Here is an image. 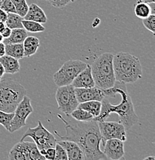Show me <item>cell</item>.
Segmentation results:
<instances>
[{
    "instance_id": "obj_6",
    "label": "cell",
    "mask_w": 155,
    "mask_h": 160,
    "mask_svg": "<svg viewBox=\"0 0 155 160\" xmlns=\"http://www.w3.org/2000/svg\"><path fill=\"white\" fill-rule=\"evenodd\" d=\"M87 64L81 60H69L53 75L54 83L59 86L72 84L73 81L80 72L86 67Z\"/></svg>"
},
{
    "instance_id": "obj_33",
    "label": "cell",
    "mask_w": 155,
    "mask_h": 160,
    "mask_svg": "<svg viewBox=\"0 0 155 160\" xmlns=\"http://www.w3.org/2000/svg\"><path fill=\"white\" fill-rule=\"evenodd\" d=\"M11 32H12V29L10 28L7 27V26H6L3 29L1 30L0 33H1V35L3 36V39H6V38H8L9 36H10Z\"/></svg>"
},
{
    "instance_id": "obj_3",
    "label": "cell",
    "mask_w": 155,
    "mask_h": 160,
    "mask_svg": "<svg viewBox=\"0 0 155 160\" xmlns=\"http://www.w3.org/2000/svg\"><path fill=\"white\" fill-rule=\"evenodd\" d=\"M116 81L134 83L142 78L143 69L139 59L128 52L116 53L113 59Z\"/></svg>"
},
{
    "instance_id": "obj_8",
    "label": "cell",
    "mask_w": 155,
    "mask_h": 160,
    "mask_svg": "<svg viewBox=\"0 0 155 160\" xmlns=\"http://www.w3.org/2000/svg\"><path fill=\"white\" fill-rule=\"evenodd\" d=\"M56 100L58 109L67 116H70L71 112L79 105L75 89L71 84L58 87L56 92Z\"/></svg>"
},
{
    "instance_id": "obj_23",
    "label": "cell",
    "mask_w": 155,
    "mask_h": 160,
    "mask_svg": "<svg viewBox=\"0 0 155 160\" xmlns=\"http://www.w3.org/2000/svg\"><path fill=\"white\" fill-rule=\"evenodd\" d=\"M23 19V18L16 13L8 12L7 19L5 22V24L7 27L10 28L11 29L23 28V24H22V20Z\"/></svg>"
},
{
    "instance_id": "obj_21",
    "label": "cell",
    "mask_w": 155,
    "mask_h": 160,
    "mask_svg": "<svg viewBox=\"0 0 155 160\" xmlns=\"http://www.w3.org/2000/svg\"><path fill=\"white\" fill-rule=\"evenodd\" d=\"M101 102L100 101H87L84 102L79 103L78 107L79 109L86 110L88 112L92 114L93 117H96L99 116L101 110Z\"/></svg>"
},
{
    "instance_id": "obj_1",
    "label": "cell",
    "mask_w": 155,
    "mask_h": 160,
    "mask_svg": "<svg viewBox=\"0 0 155 160\" xmlns=\"http://www.w3.org/2000/svg\"><path fill=\"white\" fill-rule=\"evenodd\" d=\"M58 118L64 123L66 136L59 135L56 131L55 133L62 140H70L80 146L84 154L86 160L107 159L103 152L101 149L102 136L100 132L97 122L90 120L87 122H78L76 124L63 119L62 116L57 114Z\"/></svg>"
},
{
    "instance_id": "obj_12",
    "label": "cell",
    "mask_w": 155,
    "mask_h": 160,
    "mask_svg": "<svg viewBox=\"0 0 155 160\" xmlns=\"http://www.w3.org/2000/svg\"><path fill=\"white\" fill-rule=\"evenodd\" d=\"M103 153L107 159L119 160L124 156V142L118 139L106 140L104 146Z\"/></svg>"
},
{
    "instance_id": "obj_19",
    "label": "cell",
    "mask_w": 155,
    "mask_h": 160,
    "mask_svg": "<svg viewBox=\"0 0 155 160\" xmlns=\"http://www.w3.org/2000/svg\"><path fill=\"white\" fill-rule=\"evenodd\" d=\"M28 36L27 31L23 28L12 29L10 36L3 39V42L6 44H14V43H23L25 39Z\"/></svg>"
},
{
    "instance_id": "obj_7",
    "label": "cell",
    "mask_w": 155,
    "mask_h": 160,
    "mask_svg": "<svg viewBox=\"0 0 155 160\" xmlns=\"http://www.w3.org/2000/svg\"><path fill=\"white\" fill-rule=\"evenodd\" d=\"M26 137H30L33 139L40 152L48 148H55L57 142L54 136L43 126L40 121H38L36 127L28 128L20 141H23Z\"/></svg>"
},
{
    "instance_id": "obj_22",
    "label": "cell",
    "mask_w": 155,
    "mask_h": 160,
    "mask_svg": "<svg viewBox=\"0 0 155 160\" xmlns=\"http://www.w3.org/2000/svg\"><path fill=\"white\" fill-rule=\"evenodd\" d=\"M134 13L137 17L143 19L152 13V9H151L149 4L139 0L135 4Z\"/></svg>"
},
{
    "instance_id": "obj_32",
    "label": "cell",
    "mask_w": 155,
    "mask_h": 160,
    "mask_svg": "<svg viewBox=\"0 0 155 160\" xmlns=\"http://www.w3.org/2000/svg\"><path fill=\"white\" fill-rule=\"evenodd\" d=\"M45 157V159L47 160H55V156H56V150L55 148H48L46 150L41 152Z\"/></svg>"
},
{
    "instance_id": "obj_14",
    "label": "cell",
    "mask_w": 155,
    "mask_h": 160,
    "mask_svg": "<svg viewBox=\"0 0 155 160\" xmlns=\"http://www.w3.org/2000/svg\"><path fill=\"white\" fill-rule=\"evenodd\" d=\"M71 85L74 88H90L95 86L90 65L87 64L86 67L76 76Z\"/></svg>"
},
{
    "instance_id": "obj_42",
    "label": "cell",
    "mask_w": 155,
    "mask_h": 160,
    "mask_svg": "<svg viewBox=\"0 0 155 160\" xmlns=\"http://www.w3.org/2000/svg\"><path fill=\"white\" fill-rule=\"evenodd\" d=\"M47 1H48V2H50V1H52V0H47Z\"/></svg>"
},
{
    "instance_id": "obj_35",
    "label": "cell",
    "mask_w": 155,
    "mask_h": 160,
    "mask_svg": "<svg viewBox=\"0 0 155 160\" xmlns=\"http://www.w3.org/2000/svg\"><path fill=\"white\" fill-rule=\"evenodd\" d=\"M6 55V50H5V44L3 42H0V57Z\"/></svg>"
},
{
    "instance_id": "obj_30",
    "label": "cell",
    "mask_w": 155,
    "mask_h": 160,
    "mask_svg": "<svg viewBox=\"0 0 155 160\" xmlns=\"http://www.w3.org/2000/svg\"><path fill=\"white\" fill-rule=\"evenodd\" d=\"M0 9L4 10L6 12L16 13L14 5H13L12 0H3L0 5Z\"/></svg>"
},
{
    "instance_id": "obj_24",
    "label": "cell",
    "mask_w": 155,
    "mask_h": 160,
    "mask_svg": "<svg viewBox=\"0 0 155 160\" xmlns=\"http://www.w3.org/2000/svg\"><path fill=\"white\" fill-rule=\"evenodd\" d=\"M22 24H23V29H25L27 32H42L46 30V28L41 24L35 21L31 20H22Z\"/></svg>"
},
{
    "instance_id": "obj_27",
    "label": "cell",
    "mask_w": 155,
    "mask_h": 160,
    "mask_svg": "<svg viewBox=\"0 0 155 160\" xmlns=\"http://www.w3.org/2000/svg\"><path fill=\"white\" fill-rule=\"evenodd\" d=\"M13 117V112H6L0 110V125L3 126L7 131L10 129V123Z\"/></svg>"
},
{
    "instance_id": "obj_17",
    "label": "cell",
    "mask_w": 155,
    "mask_h": 160,
    "mask_svg": "<svg viewBox=\"0 0 155 160\" xmlns=\"http://www.w3.org/2000/svg\"><path fill=\"white\" fill-rule=\"evenodd\" d=\"M0 62L3 66L5 69V73L7 74H16L20 70V64L19 59H15L12 56L4 55L0 57Z\"/></svg>"
},
{
    "instance_id": "obj_41",
    "label": "cell",
    "mask_w": 155,
    "mask_h": 160,
    "mask_svg": "<svg viewBox=\"0 0 155 160\" xmlns=\"http://www.w3.org/2000/svg\"><path fill=\"white\" fill-rule=\"evenodd\" d=\"M2 1H3V0H0V5H1V2H2Z\"/></svg>"
},
{
    "instance_id": "obj_2",
    "label": "cell",
    "mask_w": 155,
    "mask_h": 160,
    "mask_svg": "<svg viewBox=\"0 0 155 160\" xmlns=\"http://www.w3.org/2000/svg\"><path fill=\"white\" fill-rule=\"evenodd\" d=\"M106 97L101 101V110L99 116L93 118L96 122L106 120L112 113L120 117V122L124 125L126 131L138 123V116L128 93L126 83L116 81L113 87L103 89Z\"/></svg>"
},
{
    "instance_id": "obj_38",
    "label": "cell",
    "mask_w": 155,
    "mask_h": 160,
    "mask_svg": "<svg viewBox=\"0 0 155 160\" xmlns=\"http://www.w3.org/2000/svg\"><path fill=\"white\" fill-rule=\"evenodd\" d=\"M5 26H6V24H5L4 22L0 21V32H1V30L3 29Z\"/></svg>"
},
{
    "instance_id": "obj_25",
    "label": "cell",
    "mask_w": 155,
    "mask_h": 160,
    "mask_svg": "<svg viewBox=\"0 0 155 160\" xmlns=\"http://www.w3.org/2000/svg\"><path fill=\"white\" fill-rule=\"evenodd\" d=\"M70 116L78 122H87L93 119V116L86 110L76 108L71 112Z\"/></svg>"
},
{
    "instance_id": "obj_31",
    "label": "cell",
    "mask_w": 155,
    "mask_h": 160,
    "mask_svg": "<svg viewBox=\"0 0 155 160\" xmlns=\"http://www.w3.org/2000/svg\"><path fill=\"white\" fill-rule=\"evenodd\" d=\"M75 0H52L49 2V3L53 7L62 9V8H64L65 6H67L69 3L73 2Z\"/></svg>"
},
{
    "instance_id": "obj_39",
    "label": "cell",
    "mask_w": 155,
    "mask_h": 160,
    "mask_svg": "<svg viewBox=\"0 0 155 160\" xmlns=\"http://www.w3.org/2000/svg\"><path fill=\"white\" fill-rule=\"evenodd\" d=\"M144 160H155L154 156H147V157L144 158Z\"/></svg>"
},
{
    "instance_id": "obj_16",
    "label": "cell",
    "mask_w": 155,
    "mask_h": 160,
    "mask_svg": "<svg viewBox=\"0 0 155 160\" xmlns=\"http://www.w3.org/2000/svg\"><path fill=\"white\" fill-rule=\"evenodd\" d=\"M23 19L31 20V21L37 22L41 24H45L47 22V17L46 13L38 5L32 3L28 8V11Z\"/></svg>"
},
{
    "instance_id": "obj_15",
    "label": "cell",
    "mask_w": 155,
    "mask_h": 160,
    "mask_svg": "<svg viewBox=\"0 0 155 160\" xmlns=\"http://www.w3.org/2000/svg\"><path fill=\"white\" fill-rule=\"evenodd\" d=\"M57 143L66 150L69 160H86L83 151L74 142L70 140H61L57 141Z\"/></svg>"
},
{
    "instance_id": "obj_40",
    "label": "cell",
    "mask_w": 155,
    "mask_h": 160,
    "mask_svg": "<svg viewBox=\"0 0 155 160\" xmlns=\"http://www.w3.org/2000/svg\"><path fill=\"white\" fill-rule=\"evenodd\" d=\"M3 36H2L1 35V33H0V42H3Z\"/></svg>"
},
{
    "instance_id": "obj_43",
    "label": "cell",
    "mask_w": 155,
    "mask_h": 160,
    "mask_svg": "<svg viewBox=\"0 0 155 160\" xmlns=\"http://www.w3.org/2000/svg\"><path fill=\"white\" fill-rule=\"evenodd\" d=\"M0 80H1V77H0Z\"/></svg>"
},
{
    "instance_id": "obj_4",
    "label": "cell",
    "mask_w": 155,
    "mask_h": 160,
    "mask_svg": "<svg viewBox=\"0 0 155 160\" xmlns=\"http://www.w3.org/2000/svg\"><path fill=\"white\" fill-rule=\"evenodd\" d=\"M114 55L105 52L96 58L91 66L95 86L102 89L113 87L116 82L113 66Z\"/></svg>"
},
{
    "instance_id": "obj_29",
    "label": "cell",
    "mask_w": 155,
    "mask_h": 160,
    "mask_svg": "<svg viewBox=\"0 0 155 160\" xmlns=\"http://www.w3.org/2000/svg\"><path fill=\"white\" fill-rule=\"evenodd\" d=\"M55 150H56L55 160H68V156L66 150L62 146L57 143V142H56V144L55 146Z\"/></svg>"
},
{
    "instance_id": "obj_10",
    "label": "cell",
    "mask_w": 155,
    "mask_h": 160,
    "mask_svg": "<svg viewBox=\"0 0 155 160\" xmlns=\"http://www.w3.org/2000/svg\"><path fill=\"white\" fill-rule=\"evenodd\" d=\"M33 112V108L31 104V99L27 96H25L20 102L17 105L13 117L10 123L9 132H14L26 125V119Z\"/></svg>"
},
{
    "instance_id": "obj_37",
    "label": "cell",
    "mask_w": 155,
    "mask_h": 160,
    "mask_svg": "<svg viewBox=\"0 0 155 160\" xmlns=\"http://www.w3.org/2000/svg\"><path fill=\"white\" fill-rule=\"evenodd\" d=\"M141 1L144 2L145 3H147V4H151V3H154L155 0H141Z\"/></svg>"
},
{
    "instance_id": "obj_5",
    "label": "cell",
    "mask_w": 155,
    "mask_h": 160,
    "mask_svg": "<svg viewBox=\"0 0 155 160\" xmlns=\"http://www.w3.org/2000/svg\"><path fill=\"white\" fill-rule=\"evenodd\" d=\"M26 95V89L12 79L0 80V110L14 112L16 106Z\"/></svg>"
},
{
    "instance_id": "obj_9",
    "label": "cell",
    "mask_w": 155,
    "mask_h": 160,
    "mask_svg": "<svg viewBox=\"0 0 155 160\" xmlns=\"http://www.w3.org/2000/svg\"><path fill=\"white\" fill-rule=\"evenodd\" d=\"M10 160H45L35 142L20 141L9 152Z\"/></svg>"
},
{
    "instance_id": "obj_36",
    "label": "cell",
    "mask_w": 155,
    "mask_h": 160,
    "mask_svg": "<svg viewBox=\"0 0 155 160\" xmlns=\"http://www.w3.org/2000/svg\"><path fill=\"white\" fill-rule=\"evenodd\" d=\"M5 74V69H4V67H3V66L2 65V63L0 62V77H3V75Z\"/></svg>"
},
{
    "instance_id": "obj_28",
    "label": "cell",
    "mask_w": 155,
    "mask_h": 160,
    "mask_svg": "<svg viewBox=\"0 0 155 160\" xmlns=\"http://www.w3.org/2000/svg\"><path fill=\"white\" fill-rule=\"evenodd\" d=\"M143 25L147 29L152 32L153 35L155 34V16L154 13H151L147 17L142 19Z\"/></svg>"
},
{
    "instance_id": "obj_11",
    "label": "cell",
    "mask_w": 155,
    "mask_h": 160,
    "mask_svg": "<svg viewBox=\"0 0 155 160\" xmlns=\"http://www.w3.org/2000/svg\"><path fill=\"white\" fill-rule=\"evenodd\" d=\"M100 132L102 136L103 146L108 139H118L125 142L127 140V131L124 125L120 122H106V120L97 122Z\"/></svg>"
},
{
    "instance_id": "obj_34",
    "label": "cell",
    "mask_w": 155,
    "mask_h": 160,
    "mask_svg": "<svg viewBox=\"0 0 155 160\" xmlns=\"http://www.w3.org/2000/svg\"><path fill=\"white\" fill-rule=\"evenodd\" d=\"M6 19H7V12H5L4 10L0 9V21L5 22Z\"/></svg>"
},
{
    "instance_id": "obj_13",
    "label": "cell",
    "mask_w": 155,
    "mask_h": 160,
    "mask_svg": "<svg viewBox=\"0 0 155 160\" xmlns=\"http://www.w3.org/2000/svg\"><path fill=\"white\" fill-rule=\"evenodd\" d=\"M76 99L79 103L87 101H100L101 102L105 96L103 89L96 86L90 88H74Z\"/></svg>"
},
{
    "instance_id": "obj_26",
    "label": "cell",
    "mask_w": 155,
    "mask_h": 160,
    "mask_svg": "<svg viewBox=\"0 0 155 160\" xmlns=\"http://www.w3.org/2000/svg\"><path fill=\"white\" fill-rule=\"evenodd\" d=\"M12 2L14 5L16 14L19 15L23 18L24 17L27 12L28 8H29L27 2L26 0H12Z\"/></svg>"
},
{
    "instance_id": "obj_20",
    "label": "cell",
    "mask_w": 155,
    "mask_h": 160,
    "mask_svg": "<svg viewBox=\"0 0 155 160\" xmlns=\"http://www.w3.org/2000/svg\"><path fill=\"white\" fill-rule=\"evenodd\" d=\"M6 55L12 56L17 59H23L24 56V48L23 43H14V44L5 45Z\"/></svg>"
},
{
    "instance_id": "obj_18",
    "label": "cell",
    "mask_w": 155,
    "mask_h": 160,
    "mask_svg": "<svg viewBox=\"0 0 155 160\" xmlns=\"http://www.w3.org/2000/svg\"><path fill=\"white\" fill-rule=\"evenodd\" d=\"M23 44L24 48V56L30 57L37 52L40 46V41L36 36H27Z\"/></svg>"
}]
</instances>
